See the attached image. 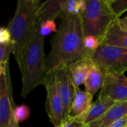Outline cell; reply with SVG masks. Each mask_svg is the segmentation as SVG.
Wrapping results in <instances>:
<instances>
[{
    "instance_id": "cell-15",
    "label": "cell",
    "mask_w": 127,
    "mask_h": 127,
    "mask_svg": "<svg viewBox=\"0 0 127 127\" xmlns=\"http://www.w3.org/2000/svg\"><path fill=\"white\" fill-rule=\"evenodd\" d=\"M93 97L94 96L86 91H82L79 88H76L75 95L69 116L76 117L86 112L93 103Z\"/></svg>"
},
{
    "instance_id": "cell-26",
    "label": "cell",
    "mask_w": 127,
    "mask_h": 127,
    "mask_svg": "<svg viewBox=\"0 0 127 127\" xmlns=\"http://www.w3.org/2000/svg\"><path fill=\"white\" fill-rule=\"evenodd\" d=\"M8 127H20V126H19V124L17 123L14 121V120L13 119V117H12V118L11 119L10 123H9Z\"/></svg>"
},
{
    "instance_id": "cell-25",
    "label": "cell",
    "mask_w": 127,
    "mask_h": 127,
    "mask_svg": "<svg viewBox=\"0 0 127 127\" xmlns=\"http://www.w3.org/2000/svg\"><path fill=\"white\" fill-rule=\"evenodd\" d=\"M119 23L123 28L127 29V16L123 18H119Z\"/></svg>"
},
{
    "instance_id": "cell-17",
    "label": "cell",
    "mask_w": 127,
    "mask_h": 127,
    "mask_svg": "<svg viewBox=\"0 0 127 127\" xmlns=\"http://www.w3.org/2000/svg\"><path fill=\"white\" fill-rule=\"evenodd\" d=\"M30 117L29 107L25 104L16 105L13 110V119L14 121L20 124V123L26 120Z\"/></svg>"
},
{
    "instance_id": "cell-2",
    "label": "cell",
    "mask_w": 127,
    "mask_h": 127,
    "mask_svg": "<svg viewBox=\"0 0 127 127\" xmlns=\"http://www.w3.org/2000/svg\"><path fill=\"white\" fill-rule=\"evenodd\" d=\"M44 37L40 33L37 23L23 52L20 67L23 82L21 95L24 98L37 87L44 84L48 73L44 53Z\"/></svg>"
},
{
    "instance_id": "cell-29",
    "label": "cell",
    "mask_w": 127,
    "mask_h": 127,
    "mask_svg": "<svg viewBox=\"0 0 127 127\" xmlns=\"http://www.w3.org/2000/svg\"><path fill=\"white\" fill-rule=\"evenodd\" d=\"M34 2H40V0H34Z\"/></svg>"
},
{
    "instance_id": "cell-30",
    "label": "cell",
    "mask_w": 127,
    "mask_h": 127,
    "mask_svg": "<svg viewBox=\"0 0 127 127\" xmlns=\"http://www.w3.org/2000/svg\"><path fill=\"white\" fill-rule=\"evenodd\" d=\"M107 1H108V2H111V1H113V0H107Z\"/></svg>"
},
{
    "instance_id": "cell-19",
    "label": "cell",
    "mask_w": 127,
    "mask_h": 127,
    "mask_svg": "<svg viewBox=\"0 0 127 127\" xmlns=\"http://www.w3.org/2000/svg\"><path fill=\"white\" fill-rule=\"evenodd\" d=\"M114 14L120 18V16L127 11V0H113L108 2Z\"/></svg>"
},
{
    "instance_id": "cell-31",
    "label": "cell",
    "mask_w": 127,
    "mask_h": 127,
    "mask_svg": "<svg viewBox=\"0 0 127 127\" xmlns=\"http://www.w3.org/2000/svg\"></svg>"
},
{
    "instance_id": "cell-5",
    "label": "cell",
    "mask_w": 127,
    "mask_h": 127,
    "mask_svg": "<svg viewBox=\"0 0 127 127\" xmlns=\"http://www.w3.org/2000/svg\"><path fill=\"white\" fill-rule=\"evenodd\" d=\"M103 73H124L127 70V49L100 43L90 55Z\"/></svg>"
},
{
    "instance_id": "cell-24",
    "label": "cell",
    "mask_w": 127,
    "mask_h": 127,
    "mask_svg": "<svg viewBox=\"0 0 127 127\" xmlns=\"http://www.w3.org/2000/svg\"><path fill=\"white\" fill-rule=\"evenodd\" d=\"M108 127H127V116L116 120Z\"/></svg>"
},
{
    "instance_id": "cell-12",
    "label": "cell",
    "mask_w": 127,
    "mask_h": 127,
    "mask_svg": "<svg viewBox=\"0 0 127 127\" xmlns=\"http://www.w3.org/2000/svg\"><path fill=\"white\" fill-rule=\"evenodd\" d=\"M101 43L127 49V29L120 24L119 18L109 27L101 39Z\"/></svg>"
},
{
    "instance_id": "cell-20",
    "label": "cell",
    "mask_w": 127,
    "mask_h": 127,
    "mask_svg": "<svg viewBox=\"0 0 127 127\" xmlns=\"http://www.w3.org/2000/svg\"><path fill=\"white\" fill-rule=\"evenodd\" d=\"M84 43L86 49L90 52H93L99 47L101 43V40L97 37L93 35H86L84 38Z\"/></svg>"
},
{
    "instance_id": "cell-11",
    "label": "cell",
    "mask_w": 127,
    "mask_h": 127,
    "mask_svg": "<svg viewBox=\"0 0 127 127\" xmlns=\"http://www.w3.org/2000/svg\"><path fill=\"white\" fill-rule=\"evenodd\" d=\"M127 116V101L116 102L100 118L85 127H108L116 120Z\"/></svg>"
},
{
    "instance_id": "cell-16",
    "label": "cell",
    "mask_w": 127,
    "mask_h": 127,
    "mask_svg": "<svg viewBox=\"0 0 127 127\" xmlns=\"http://www.w3.org/2000/svg\"><path fill=\"white\" fill-rule=\"evenodd\" d=\"M104 79L105 74L103 72L93 63L84 84L85 91L92 96H94L95 94L102 88Z\"/></svg>"
},
{
    "instance_id": "cell-27",
    "label": "cell",
    "mask_w": 127,
    "mask_h": 127,
    "mask_svg": "<svg viewBox=\"0 0 127 127\" xmlns=\"http://www.w3.org/2000/svg\"><path fill=\"white\" fill-rule=\"evenodd\" d=\"M5 64L0 62V78L2 77V76L5 72Z\"/></svg>"
},
{
    "instance_id": "cell-14",
    "label": "cell",
    "mask_w": 127,
    "mask_h": 127,
    "mask_svg": "<svg viewBox=\"0 0 127 127\" xmlns=\"http://www.w3.org/2000/svg\"><path fill=\"white\" fill-rule=\"evenodd\" d=\"M93 61L90 56L83 58L73 64L70 68V74L75 88L84 85L90 71Z\"/></svg>"
},
{
    "instance_id": "cell-8",
    "label": "cell",
    "mask_w": 127,
    "mask_h": 127,
    "mask_svg": "<svg viewBox=\"0 0 127 127\" xmlns=\"http://www.w3.org/2000/svg\"><path fill=\"white\" fill-rule=\"evenodd\" d=\"M99 96L115 102L127 101V77L124 73L105 74Z\"/></svg>"
},
{
    "instance_id": "cell-7",
    "label": "cell",
    "mask_w": 127,
    "mask_h": 127,
    "mask_svg": "<svg viewBox=\"0 0 127 127\" xmlns=\"http://www.w3.org/2000/svg\"><path fill=\"white\" fill-rule=\"evenodd\" d=\"M1 99H0V127H8L13 117V110L16 106L13 98V88L8 63L5 64V72L0 78Z\"/></svg>"
},
{
    "instance_id": "cell-1",
    "label": "cell",
    "mask_w": 127,
    "mask_h": 127,
    "mask_svg": "<svg viewBox=\"0 0 127 127\" xmlns=\"http://www.w3.org/2000/svg\"><path fill=\"white\" fill-rule=\"evenodd\" d=\"M59 17L58 30L50 40L51 51L46 56L47 73L70 68L91 54L85 46L81 14L63 12Z\"/></svg>"
},
{
    "instance_id": "cell-10",
    "label": "cell",
    "mask_w": 127,
    "mask_h": 127,
    "mask_svg": "<svg viewBox=\"0 0 127 127\" xmlns=\"http://www.w3.org/2000/svg\"><path fill=\"white\" fill-rule=\"evenodd\" d=\"M115 103L114 101L110 99L99 96L98 99L91 104L86 112L76 117L84 126H88L91 123L100 118Z\"/></svg>"
},
{
    "instance_id": "cell-9",
    "label": "cell",
    "mask_w": 127,
    "mask_h": 127,
    "mask_svg": "<svg viewBox=\"0 0 127 127\" xmlns=\"http://www.w3.org/2000/svg\"><path fill=\"white\" fill-rule=\"evenodd\" d=\"M58 92L64 108L65 119L70 115L76 88L73 83L69 68H61L55 71Z\"/></svg>"
},
{
    "instance_id": "cell-23",
    "label": "cell",
    "mask_w": 127,
    "mask_h": 127,
    "mask_svg": "<svg viewBox=\"0 0 127 127\" xmlns=\"http://www.w3.org/2000/svg\"><path fill=\"white\" fill-rule=\"evenodd\" d=\"M12 43L11 34L8 27H0V44L9 45Z\"/></svg>"
},
{
    "instance_id": "cell-22",
    "label": "cell",
    "mask_w": 127,
    "mask_h": 127,
    "mask_svg": "<svg viewBox=\"0 0 127 127\" xmlns=\"http://www.w3.org/2000/svg\"><path fill=\"white\" fill-rule=\"evenodd\" d=\"M58 127H85V126L77 119V117L68 116Z\"/></svg>"
},
{
    "instance_id": "cell-13",
    "label": "cell",
    "mask_w": 127,
    "mask_h": 127,
    "mask_svg": "<svg viewBox=\"0 0 127 127\" xmlns=\"http://www.w3.org/2000/svg\"><path fill=\"white\" fill-rule=\"evenodd\" d=\"M69 0H46L40 4L37 11V21L53 20L60 17L62 13V8Z\"/></svg>"
},
{
    "instance_id": "cell-21",
    "label": "cell",
    "mask_w": 127,
    "mask_h": 127,
    "mask_svg": "<svg viewBox=\"0 0 127 127\" xmlns=\"http://www.w3.org/2000/svg\"><path fill=\"white\" fill-rule=\"evenodd\" d=\"M13 52L14 46L12 43L9 45L0 44V62L4 64L8 63L10 55L11 53L13 54Z\"/></svg>"
},
{
    "instance_id": "cell-28",
    "label": "cell",
    "mask_w": 127,
    "mask_h": 127,
    "mask_svg": "<svg viewBox=\"0 0 127 127\" xmlns=\"http://www.w3.org/2000/svg\"><path fill=\"white\" fill-rule=\"evenodd\" d=\"M0 99H1V82H0Z\"/></svg>"
},
{
    "instance_id": "cell-6",
    "label": "cell",
    "mask_w": 127,
    "mask_h": 127,
    "mask_svg": "<svg viewBox=\"0 0 127 127\" xmlns=\"http://www.w3.org/2000/svg\"><path fill=\"white\" fill-rule=\"evenodd\" d=\"M43 85L46 90V110L48 117L55 127H58L65 119L64 108L58 92L55 72L48 73Z\"/></svg>"
},
{
    "instance_id": "cell-3",
    "label": "cell",
    "mask_w": 127,
    "mask_h": 127,
    "mask_svg": "<svg viewBox=\"0 0 127 127\" xmlns=\"http://www.w3.org/2000/svg\"><path fill=\"white\" fill-rule=\"evenodd\" d=\"M39 5V2L34 0H17L15 14L8 26L14 46L13 55L19 67L21 66L25 49L37 23V11Z\"/></svg>"
},
{
    "instance_id": "cell-18",
    "label": "cell",
    "mask_w": 127,
    "mask_h": 127,
    "mask_svg": "<svg viewBox=\"0 0 127 127\" xmlns=\"http://www.w3.org/2000/svg\"><path fill=\"white\" fill-rule=\"evenodd\" d=\"M39 32L43 36H46L52 32H56L58 29L56 23L53 20H46L41 22H38Z\"/></svg>"
},
{
    "instance_id": "cell-4",
    "label": "cell",
    "mask_w": 127,
    "mask_h": 127,
    "mask_svg": "<svg viewBox=\"0 0 127 127\" xmlns=\"http://www.w3.org/2000/svg\"><path fill=\"white\" fill-rule=\"evenodd\" d=\"M85 36L93 35L101 39L117 17L107 0H86L81 14Z\"/></svg>"
}]
</instances>
